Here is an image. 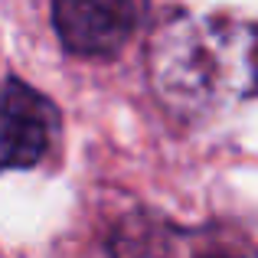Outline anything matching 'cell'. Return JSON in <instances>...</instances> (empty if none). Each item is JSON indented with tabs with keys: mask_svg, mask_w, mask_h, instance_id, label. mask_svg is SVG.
<instances>
[{
	"mask_svg": "<svg viewBox=\"0 0 258 258\" xmlns=\"http://www.w3.org/2000/svg\"><path fill=\"white\" fill-rule=\"evenodd\" d=\"M151 82L180 118H209L255 92V26L222 17H186L151 46Z\"/></svg>",
	"mask_w": 258,
	"mask_h": 258,
	"instance_id": "6da1fadb",
	"label": "cell"
},
{
	"mask_svg": "<svg viewBox=\"0 0 258 258\" xmlns=\"http://www.w3.org/2000/svg\"><path fill=\"white\" fill-rule=\"evenodd\" d=\"M59 39L79 56H114L131 39L141 7L124 0H62L52 7Z\"/></svg>",
	"mask_w": 258,
	"mask_h": 258,
	"instance_id": "3957f363",
	"label": "cell"
},
{
	"mask_svg": "<svg viewBox=\"0 0 258 258\" xmlns=\"http://www.w3.org/2000/svg\"><path fill=\"white\" fill-rule=\"evenodd\" d=\"M56 131L59 114L36 88L13 79L0 88V170L39 164Z\"/></svg>",
	"mask_w": 258,
	"mask_h": 258,
	"instance_id": "7a4b0ae2",
	"label": "cell"
},
{
	"mask_svg": "<svg viewBox=\"0 0 258 258\" xmlns=\"http://www.w3.org/2000/svg\"><path fill=\"white\" fill-rule=\"evenodd\" d=\"M196 258H239V255L226 252V248H209V252H203V255H196Z\"/></svg>",
	"mask_w": 258,
	"mask_h": 258,
	"instance_id": "277c9868",
	"label": "cell"
}]
</instances>
